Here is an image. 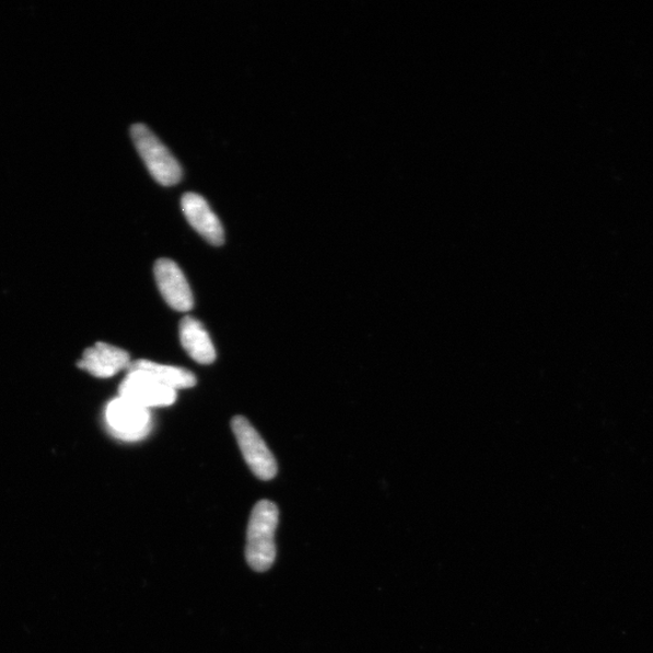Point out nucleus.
Segmentation results:
<instances>
[{
	"label": "nucleus",
	"instance_id": "nucleus-1",
	"mask_svg": "<svg viewBox=\"0 0 653 653\" xmlns=\"http://www.w3.org/2000/svg\"><path fill=\"white\" fill-rule=\"evenodd\" d=\"M278 524V506L268 500L259 501L250 514L246 545L247 563L255 571L269 570L277 559L275 532Z\"/></svg>",
	"mask_w": 653,
	"mask_h": 653
},
{
	"label": "nucleus",
	"instance_id": "nucleus-2",
	"mask_svg": "<svg viewBox=\"0 0 653 653\" xmlns=\"http://www.w3.org/2000/svg\"><path fill=\"white\" fill-rule=\"evenodd\" d=\"M131 139L137 152L140 153L147 168L159 185L165 187L178 185L183 177L178 160L147 125H133Z\"/></svg>",
	"mask_w": 653,
	"mask_h": 653
},
{
	"label": "nucleus",
	"instance_id": "nucleus-3",
	"mask_svg": "<svg viewBox=\"0 0 653 653\" xmlns=\"http://www.w3.org/2000/svg\"><path fill=\"white\" fill-rule=\"evenodd\" d=\"M106 421L114 438L126 442L145 439L153 428L151 410L121 397L107 406Z\"/></svg>",
	"mask_w": 653,
	"mask_h": 653
},
{
	"label": "nucleus",
	"instance_id": "nucleus-4",
	"mask_svg": "<svg viewBox=\"0 0 653 653\" xmlns=\"http://www.w3.org/2000/svg\"><path fill=\"white\" fill-rule=\"evenodd\" d=\"M232 429L250 471L261 480L277 476L278 463L250 422L244 417H235Z\"/></svg>",
	"mask_w": 653,
	"mask_h": 653
},
{
	"label": "nucleus",
	"instance_id": "nucleus-5",
	"mask_svg": "<svg viewBox=\"0 0 653 653\" xmlns=\"http://www.w3.org/2000/svg\"><path fill=\"white\" fill-rule=\"evenodd\" d=\"M119 397L151 409L174 405L177 399L176 389L158 383L151 375L142 371H129L119 387Z\"/></svg>",
	"mask_w": 653,
	"mask_h": 653
},
{
	"label": "nucleus",
	"instance_id": "nucleus-6",
	"mask_svg": "<svg viewBox=\"0 0 653 653\" xmlns=\"http://www.w3.org/2000/svg\"><path fill=\"white\" fill-rule=\"evenodd\" d=\"M155 280L165 302L177 312H189L194 305L190 285L177 263L159 259L154 267Z\"/></svg>",
	"mask_w": 653,
	"mask_h": 653
},
{
	"label": "nucleus",
	"instance_id": "nucleus-7",
	"mask_svg": "<svg viewBox=\"0 0 653 653\" xmlns=\"http://www.w3.org/2000/svg\"><path fill=\"white\" fill-rule=\"evenodd\" d=\"M182 210L189 224L209 244L221 246L224 244V229L220 218L212 211L208 201L197 193L183 195Z\"/></svg>",
	"mask_w": 653,
	"mask_h": 653
},
{
	"label": "nucleus",
	"instance_id": "nucleus-8",
	"mask_svg": "<svg viewBox=\"0 0 653 653\" xmlns=\"http://www.w3.org/2000/svg\"><path fill=\"white\" fill-rule=\"evenodd\" d=\"M130 354L125 350L97 342L95 347L84 352L83 361L79 363L83 370L97 377H110L123 370H129Z\"/></svg>",
	"mask_w": 653,
	"mask_h": 653
},
{
	"label": "nucleus",
	"instance_id": "nucleus-9",
	"mask_svg": "<svg viewBox=\"0 0 653 653\" xmlns=\"http://www.w3.org/2000/svg\"><path fill=\"white\" fill-rule=\"evenodd\" d=\"M179 338L189 357L200 364H211L215 360L213 342L199 319L187 316L180 320Z\"/></svg>",
	"mask_w": 653,
	"mask_h": 653
},
{
	"label": "nucleus",
	"instance_id": "nucleus-10",
	"mask_svg": "<svg viewBox=\"0 0 653 653\" xmlns=\"http://www.w3.org/2000/svg\"><path fill=\"white\" fill-rule=\"evenodd\" d=\"M129 371H142L151 375L158 383L172 389L190 388L197 385V376L180 366L140 360L131 362Z\"/></svg>",
	"mask_w": 653,
	"mask_h": 653
}]
</instances>
